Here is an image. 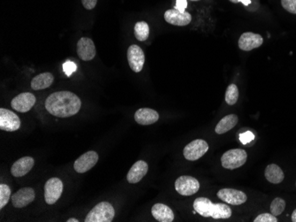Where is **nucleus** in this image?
I'll return each instance as SVG.
<instances>
[{
  "label": "nucleus",
  "instance_id": "nucleus-1",
  "mask_svg": "<svg viewBox=\"0 0 296 222\" xmlns=\"http://www.w3.org/2000/svg\"><path fill=\"white\" fill-rule=\"evenodd\" d=\"M81 106V100L71 92H54L46 100L48 112L60 118H68L77 114Z\"/></svg>",
  "mask_w": 296,
  "mask_h": 222
},
{
  "label": "nucleus",
  "instance_id": "nucleus-2",
  "mask_svg": "<svg viewBox=\"0 0 296 222\" xmlns=\"http://www.w3.org/2000/svg\"><path fill=\"white\" fill-rule=\"evenodd\" d=\"M115 209L108 202H101L90 211L85 222H111L115 218Z\"/></svg>",
  "mask_w": 296,
  "mask_h": 222
},
{
  "label": "nucleus",
  "instance_id": "nucleus-3",
  "mask_svg": "<svg viewBox=\"0 0 296 222\" xmlns=\"http://www.w3.org/2000/svg\"><path fill=\"white\" fill-rule=\"evenodd\" d=\"M247 154L242 149H232L227 150L221 158V163L225 169L234 170L242 166L246 162Z\"/></svg>",
  "mask_w": 296,
  "mask_h": 222
},
{
  "label": "nucleus",
  "instance_id": "nucleus-4",
  "mask_svg": "<svg viewBox=\"0 0 296 222\" xmlns=\"http://www.w3.org/2000/svg\"><path fill=\"white\" fill-rule=\"evenodd\" d=\"M175 188L182 196L194 195L200 190V182L194 177L183 176L177 178L175 182Z\"/></svg>",
  "mask_w": 296,
  "mask_h": 222
},
{
  "label": "nucleus",
  "instance_id": "nucleus-5",
  "mask_svg": "<svg viewBox=\"0 0 296 222\" xmlns=\"http://www.w3.org/2000/svg\"><path fill=\"white\" fill-rule=\"evenodd\" d=\"M63 184L59 178L54 177L47 180L45 185V200L47 204H54L62 196Z\"/></svg>",
  "mask_w": 296,
  "mask_h": 222
},
{
  "label": "nucleus",
  "instance_id": "nucleus-6",
  "mask_svg": "<svg viewBox=\"0 0 296 222\" xmlns=\"http://www.w3.org/2000/svg\"><path fill=\"white\" fill-rule=\"evenodd\" d=\"M208 150V142L202 139H196L185 146L183 154L187 160L195 161L204 156Z\"/></svg>",
  "mask_w": 296,
  "mask_h": 222
},
{
  "label": "nucleus",
  "instance_id": "nucleus-7",
  "mask_svg": "<svg viewBox=\"0 0 296 222\" xmlns=\"http://www.w3.org/2000/svg\"><path fill=\"white\" fill-rule=\"evenodd\" d=\"M21 126V120L14 112L1 108L0 109V130L14 132Z\"/></svg>",
  "mask_w": 296,
  "mask_h": 222
},
{
  "label": "nucleus",
  "instance_id": "nucleus-8",
  "mask_svg": "<svg viewBox=\"0 0 296 222\" xmlns=\"http://www.w3.org/2000/svg\"><path fill=\"white\" fill-rule=\"evenodd\" d=\"M127 58L129 65L133 72L139 73L142 71L146 58L144 52L139 46L132 44L129 47Z\"/></svg>",
  "mask_w": 296,
  "mask_h": 222
},
{
  "label": "nucleus",
  "instance_id": "nucleus-9",
  "mask_svg": "<svg viewBox=\"0 0 296 222\" xmlns=\"http://www.w3.org/2000/svg\"><path fill=\"white\" fill-rule=\"evenodd\" d=\"M99 160V155L94 150H90L78 158L74 163V169L79 174H84L93 168Z\"/></svg>",
  "mask_w": 296,
  "mask_h": 222
},
{
  "label": "nucleus",
  "instance_id": "nucleus-10",
  "mask_svg": "<svg viewBox=\"0 0 296 222\" xmlns=\"http://www.w3.org/2000/svg\"><path fill=\"white\" fill-rule=\"evenodd\" d=\"M217 196L231 206H240L246 203L247 196L244 192L234 188H222L217 192Z\"/></svg>",
  "mask_w": 296,
  "mask_h": 222
},
{
  "label": "nucleus",
  "instance_id": "nucleus-11",
  "mask_svg": "<svg viewBox=\"0 0 296 222\" xmlns=\"http://www.w3.org/2000/svg\"><path fill=\"white\" fill-rule=\"evenodd\" d=\"M36 100V96L32 93L24 92L13 98L11 106L16 111L27 112L35 106Z\"/></svg>",
  "mask_w": 296,
  "mask_h": 222
},
{
  "label": "nucleus",
  "instance_id": "nucleus-12",
  "mask_svg": "<svg viewBox=\"0 0 296 222\" xmlns=\"http://www.w3.org/2000/svg\"><path fill=\"white\" fill-rule=\"evenodd\" d=\"M164 20L166 22L175 26H186L192 22V16L188 12H180L177 8L169 9L164 14Z\"/></svg>",
  "mask_w": 296,
  "mask_h": 222
},
{
  "label": "nucleus",
  "instance_id": "nucleus-13",
  "mask_svg": "<svg viewBox=\"0 0 296 222\" xmlns=\"http://www.w3.org/2000/svg\"><path fill=\"white\" fill-rule=\"evenodd\" d=\"M262 42L263 39L261 34H255L253 32H246L239 36L238 47L240 50L250 52L260 47Z\"/></svg>",
  "mask_w": 296,
  "mask_h": 222
},
{
  "label": "nucleus",
  "instance_id": "nucleus-14",
  "mask_svg": "<svg viewBox=\"0 0 296 222\" xmlns=\"http://www.w3.org/2000/svg\"><path fill=\"white\" fill-rule=\"evenodd\" d=\"M77 54L82 60L90 62L96 56V48L93 40L89 38H82L77 42Z\"/></svg>",
  "mask_w": 296,
  "mask_h": 222
},
{
  "label": "nucleus",
  "instance_id": "nucleus-15",
  "mask_svg": "<svg viewBox=\"0 0 296 222\" xmlns=\"http://www.w3.org/2000/svg\"><path fill=\"white\" fill-rule=\"evenodd\" d=\"M35 190L30 187L20 188L12 198V204L16 208H23L32 203L35 200Z\"/></svg>",
  "mask_w": 296,
  "mask_h": 222
},
{
  "label": "nucleus",
  "instance_id": "nucleus-16",
  "mask_svg": "<svg viewBox=\"0 0 296 222\" xmlns=\"http://www.w3.org/2000/svg\"><path fill=\"white\" fill-rule=\"evenodd\" d=\"M35 160L32 157H24L16 161L12 166L11 174L13 176L23 177L26 176L28 172L33 168Z\"/></svg>",
  "mask_w": 296,
  "mask_h": 222
},
{
  "label": "nucleus",
  "instance_id": "nucleus-17",
  "mask_svg": "<svg viewBox=\"0 0 296 222\" xmlns=\"http://www.w3.org/2000/svg\"><path fill=\"white\" fill-rule=\"evenodd\" d=\"M148 171V165L146 161H137L131 166L130 171L128 172L127 180L131 184H138L142 180Z\"/></svg>",
  "mask_w": 296,
  "mask_h": 222
},
{
  "label": "nucleus",
  "instance_id": "nucleus-18",
  "mask_svg": "<svg viewBox=\"0 0 296 222\" xmlns=\"http://www.w3.org/2000/svg\"><path fill=\"white\" fill-rule=\"evenodd\" d=\"M134 119L140 125L147 126L158 122L159 114L151 108H140L135 112Z\"/></svg>",
  "mask_w": 296,
  "mask_h": 222
},
{
  "label": "nucleus",
  "instance_id": "nucleus-19",
  "mask_svg": "<svg viewBox=\"0 0 296 222\" xmlns=\"http://www.w3.org/2000/svg\"><path fill=\"white\" fill-rule=\"evenodd\" d=\"M193 208L197 214L202 217H212L215 209V204L212 203L207 198H198L193 202Z\"/></svg>",
  "mask_w": 296,
  "mask_h": 222
},
{
  "label": "nucleus",
  "instance_id": "nucleus-20",
  "mask_svg": "<svg viewBox=\"0 0 296 222\" xmlns=\"http://www.w3.org/2000/svg\"><path fill=\"white\" fill-rule=\"evenodd\" d=\"M152 214L156 220L160 222H173L175 218L173 211L163 204H155L152 207Z\"/></svg>",
  "mask_w": 296,
  "mask_h": 222
},
{
  "label": "nucleus",
  "instance_id": "nucleus-21",
  "mask_svg": "<svg viewBox=\"0 0 296 222\" xmlns=\"http://www.w3.org/2000/svg\"><path fill=\"white\" fill-rule=\"evenodd\" d=\"M54 77L51 73L40 74L31 80V88L34 90H41L49 88L54 82Z\"/></svg>",
  "mask_w": 296,
  "mask_h": 222
},
{
  "label": "nucleus",
  "instance_id": "nucleus-22",
  "mask_svg": "<svg viewBox=\"0 0 296 222\" xmlns=\"http://www.w3.org/2000/svg\"><path fill=\"white\" fill-rule=\"evenodd\" d=\"M238 122V118L237 115L229 114L223 117V119L217 123L215 126V133L218 134H223L228 131L231 130L234 128Z\"/></svg>",
  "mask_w": 296,
  "mask_h": 222
},
{
  "label": "nucleus",
  "instance_id": "nucleus-23",
  "mask_svg": "<svg viewBox=\"0 0 296 222\" xmlns=\"http://www.w3.org/2000/svg\"><path fill=\"white\" fill-rule=\"evenodd\" d=\"M264 176H265L267 180L273 184H280L284 180V172L276 164H270V165L267 166Z\"/></svg>",
  "mask_w": 296,
  "mask_h": 222
},
{
  "label": "nucleus",
  "instance_id": "nucleus-24",
  "mask_svg": "<svg viewBox=\"0 0 296 222\" xmlns=\"http://www.w3.org/2000/svg\"><path fill=\"white\" fill-rule=\"evenodd\" d=\"M135 38L140 42L146 41L149 36V26L146 22H139L134 27Z\"/></svg>",
  "mask_w": 296,
  "mask_h": 222
},
{
  "label": "nucleus",
  "instance_id": "nucleus-25",
  "mask_svg": "<svg viewBox=\"0 0 296 222\" xmlns=\"http://www.w3.org/2000/svg\"><path fill=\"white\" fill-rule=\"evenodd\" d=\"M232 214L231 207L228 206L226 204H215V209L212 218L214 220L219 218H229Z\"/></svg>",
  "mask_w": 296,
  "mask_h": 222
},
{
  "label": "nucleus",
  "instance_id": "nucleus-26",
  "mask_svg": "<svg viewBox=\"0 0 296 222\" xmlns=\"http://www.w3.org/2000/svg\"><path fill=\"white\" fill-rule=\"evenodd\" d=\"M238 87L235 84L229 85L225 93V102L230 106H233L238 101Z\"/></svg>",
  "mask_w": 296,
  "mask_h": 222
},
{
  "label": "nucleus",
  "instance_id": "nucleus-27",
  "mask_svg": "<svg viewBox=\"0 0 296 222\" xmlns=\"http://www.w3.org/2000/svg\"><path fill=\"white\" fill-rule=\"evenodd\" d=\"M11 196V188L6 184L0 185V209H3L8 204Z\"/></svg>",
  "mask_w": 296,
  "mask_h": 222
},
{
  "label": "nucleus",
  "instance_id": "nucleus-28",
  "mask_svg": "<svg viewBox=\"0 0 296 222\" xmlns=\"http://www.w3.org/2000/svg\"><path fill=\"white\" fill-rule=\"evenodd\" d=\"M285 209V201L280 198H277L273 200L270 204V212L275 216L280 215Z\"/></svg>",
  "mask_w": 296,
  "mask_h": 222
},
{
  "label": "nucleus",
  "instance_id": "nucleus-29",
  "mask_svg": "<svg viewBox=\"0 0 296 222\" xmlns=\"http://www.w3.org/2000/svg\"><path fill=\"white\" fill-rule=\"evenodd\" d=\"M281 4L285 11L296 14V0H281Z\"/></svg>",
  "mask_w": 296,
  "mask_h": 222
},
{
  "label": "nucleus",
  "instance_id": "nucleus-30",
  "mask_svg": "<svg viewBox=\"0 0 296 222\" xmlns=\"http://www.w3.org/2000/svg\"><path fill=\"white\" fill-rule=\"evenodd\" d=\"M277 216L270 214H262L254 218V222H277Z\"/></svg>",
  "mask_w": 296,
  "mask_h": 222
},
{
  "label": "nucleus",
  "instance_id": "nucleus-31",
  "mask_svg": "<svg viewBox=\"0 0 296 222\" xmlns=\"http://www.w3.org/2000/svg\"><path fill=\"white\" fill-rule=\"evenodd\" d=\"M63 68H64L66 74H67L68 76H70L72 74L73 72H75V71L77 70V66L75 65L74 62H66L64 66H63Z\"/></svg>",
  "mask_w": 296,
  "mask_h": 222
},
{
  "label": "nucleus",
  "instance_id": "nucleus-32",
  "mask_svg": "<svg viewBox=\"0 0 296 222\" xmlns=\"http://www.w3.org/2000/svg\"><path fill=\"white\" fill-rule=\"evenodd\" d=\"M98 0H82V4L87 10H93L96 6Z\"/></svg>",
  "mask_w": 296,
  "mask_h": 222
},
{
  "label": "nucleus",
  "instance_id": "nucleus-33",
  "mask_svg": "<svg viewBox=\"0 0 296 222\" xmlns=\"http://www.w3.org/2000/svg\"><path fill=\"white\" fill-rule=\"evenodd\" d=\"M240 141L242 144H246L247 142H251L254 139V134H252L251 132H246L244 134H240Z\"/></svg>",
  "mask_w": 296,
  "mask_h": 222
},
{
  "label": "nucleus",
  "instance_id": "nucleus-34",
  "mask_svg": "<svg viewBox=\"0 0 296 222\" xmlns=\"http://www.w3.org/2000/svg\"><path fill=\"white\" fill-rule=\"evenodd\" d=\"M187 8V0H177L176 8L177 10L180 12H185V9Z\"/></svg>",
  "mask_w": 296,
  "mask_h": 222
},
{
  "label": "nucleus",
  "instance_id": "nucleus-35",
  "mask_svg": "<svg viewBox=\"0 0 296 222\" xmlns=\"http://www.w3.org/2000/svg\"><path fill=\"white\" fill-rule=\"evenodd\" d=\"M239 2H241L244 6H249L251 4V0H239Z\"/></svg>",
  "mask_w": 296,
  "mask_h": 222
},
{
  "label": "nucleus",
  "instance_id": "nucleus-36",
  "mask_svg": "<svg viewBox=\"0 0 296 222\" xmlns=\"http://www.w3.org/2000/svg\"><path fill=\"white\" fill-rule=\"evenodd\" d=\"M291 220H292V222H296V209L294 211L292 212Z\"/></svg>",
  "mask_w": 296,
  "mask_h": 222
},
{
  "label": "nucleus",
  "instance_id": "nucleus-37",
  "mask_svg": "<svg viewBox=\"0 0 296 222\" xmlns=\"http://www.w3.org/2000/svg\"><path fill=\"white\" fill-rule=\"evenodd\" d=\"M67 222H79V220H77V218H69V220H67Z\"/></svg>",
  "mask_w": 296,
  "mask_h": 222
},
{
  "label": "nucleus",
  "instance_id": "nucleus-38",
  "mask_svg": "<svg viewBox=\"0 0 296 222\" xmlns=\"http://www.w3.org/2000/svg\"><path fill=\"white\" fill-rule=\"evenodd\" d=\"M229 1H231V2H232V3H234V4H237V3H238V2H239V0H229Z\"/></svg>",
  "mask_w": 296,
  "mask_h": 222
},
{
  "label": "nucleus",
  "instance_id": "nucleus-39",
  "mask_svg": "<svg viewBox=\"0 0 296 222\" xmlns=\"http://www.w3.org/2000/svg\"><path fill=\"white\" fill-rule=\"evenodd\" d=\"M191 1H199V0H191Z\"/></svg>",
  "mask_w": 296,
  "mask_h": 222
},
{
  "label": "nucleus",
  "instance_id": "nucleus-40",
  "mask_svg": "<svg viewBox=\"0 0 296 222\" xmlns=\"http://www.w3.org/2000/svg\"><path fill=\"white\" fill-rule=\"evenodd\" d=\"M295 185H296V184H295Z\"/></svg>",
  "mask_w": 296,
  "mask_h": 222
}]
</instances>
